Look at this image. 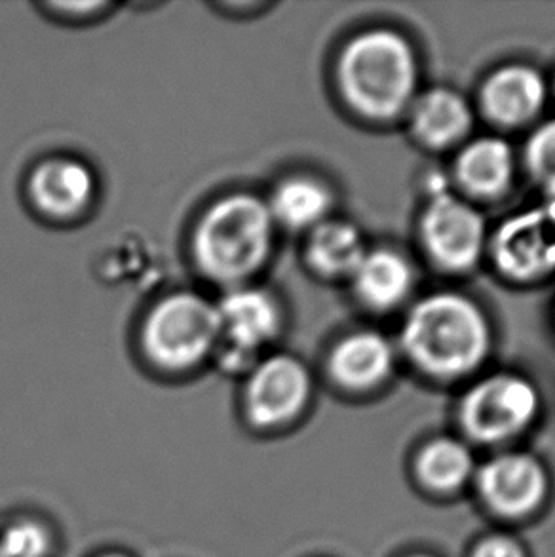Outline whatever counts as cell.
Wrapping results in <instances>:
<instances>
[{
	"label": "cell",
	"mask_w": 555,
	"mask_h": 557,
	"mask_svg": "<svg viewBox=\"0 0 555 557\" xmlns=\"http://www.w3.org/2000/svg\"><path fill=\"white\" fill-rule=\"evenodd\" d=\"M526 162L536 182L555 198V119L534 129L526 145Z\"/></svg>",
	"instance_id": "cell-20"
},
{
	"label": "cell",
	"mask_w": 555,
	"mask_h": 557,
	"mask_svg": "<svg viewBox=\"0 0 555 557\" xmlns=\"http://www.w3.org/2000/svg\"><path fill=\"white\" fill-rule=\"evenodd\" d=\"M219 343L215 360L226 373H249L261 362V352L276 339L282 310L263 287L238 286L226 289L215 302Z\"/></svg>",
	"instance_id": "cell-5"
},
{
	"label": "cell",
	"mask_w": 555,
	"mask_h": 557,
	"mask_svg": "<svg viewBox=\"0 0 555 557\" xmlns=\"http://www.w3.org/2000/svg\"><path fill=\"white\" fill-rule=\"evenodd\" d=\"M548 88L536 69L510 63L496 69L481 88L483 113L501 126H521L541 114Z\"/></svg>",
	"instance_id": "cell-11"
},
{
	"label": "cell",
	"mask_w": 555,
	"mask_h": 557,
	"mask_svg": "<svg viewBox=\"0 0 555 557\" xmlns=\"http://www.w3.org/2000/svg\"><path fill=\"white\" fill-rule=\"evenodd\" d=\"M346 103L369 121H392L415 101L419 65L414 46L392 29H369L346 42L337 61Z\"/></svg>",
	"instance_id": "cell-3"
},
{
	"label": "cell",
	"mask_w": 555,
	"mask_h": 557,
	"mask_svg": "<svg viewBox=\"0 0 555 557\" xmlns=\"http://www.w3.org/2000/svg\"><path fill=\"white\" fill-rule=\"evenodd\" d=\"M491 256L506 278L536 282L555 272V198L506 219L491 238Z\"/></svg>",
	"instance_id": "cell-8"
},
{
	"label": "cell",
	"mask_w": 555,
	"mask_h": 557,
	"mask_svg": "<svg viewBox=\"0 0 555 557\" xmlns=\"http://www.w3.org/2000/svg\"><path fill=\"white\" fill-rule=\"evenodd\" d=\"M366 253L368 249L358 226L346 221L325 219L308 236V263L328 278L353 276Z\"/></svg>",
	"instance_id": "cell-17"
},
{
	"label": "cell",
	"mask_w": 555,
	"mask_h": 557,
	"mask_svg": "<svg viewBox=\"0 0 555 557\" xmlns=\"http://www.w3.org/2000/svg\"><path fill=\"white\" fill-rule=\"evenodd\" d=\"M407 358L430 376L458 379L478 370L491 350L483 310L465 295L432 294L409 310L402 330Z\"/></svg>",
	"instance_id": "cell-1"
},
{
	"label": "cell",
	"mask_w": 555,
	"mask_h": 557,
	"mask_svg": "<svg viewBox=\"0 0 555 557\" xmlns=\"http://www.w3.org/2000/svg\"><path fill=\"white\" fill-rule=\"evenodd\" d=\"M96 190L98 182L91 168L71 157L45 160L30 174V198L50 218L81 215L90 208Z\"/></svg>",
	"instance_id": "cell-10"
},
{
	"label": "cell",
	"mask_w": 555,
	"mask_h": 557,
	"mask_svg": "<svg viewBox=\"0 0 555 557\" xmlns=\"http://www.w3.org/2000/svg\"><path fill=\"white\" fill-rule=\"evenodd\" d=\"M50 535L37 521H15L0 535V557H46Z\"/></svg>",
	"instance_id": "cell-21"
},
{
	"label": "cell",
	"mask_w": 555,
	"mask_h": 557,
	"mask_svg": "<svg viewBox=\"0 0 555 557\" xmlns=\"http://www.w3.org/2000/svg\"><path fill=\"white\" fill-rule=\"evenodd\" d=\"M145 355L168 371H187L215 355L219 318L215 302L195 292L160 299L143 324Z\"/></svg>",
	"instance_id": "cell-4"
},
{
	"label": "cell",
	"mask_w": 555,
	"mask_h": 557,
	"mask_svg": "<svg viewBox=\"0 0 555 557\" xmlns=\"http://www.w3.org/2000/svg\"><path fill=\"white\" fill-rule=\"evenodd\" d=\"M312 381L297 358L285 355L261 358L249 371L244 406L259 429H276L293 421L307 406Z\"/></svg>",
	"instance_id": "cell-9"
},
{
	"label": "cell",
	"mask_w": 555,
	"mask_h": 557,
	"mask_svg": "<svg viewBox=\"0 0 555 557\" xmlns=\"http://www.w3.org/2000/svg\"><path fill=\"white\" fill-rule=\"evenodd\" d=\"M457 180L473 196L496 198L510 188L516 159L510 145L498 137H480L458 154Z\"/></svg>",
	"instance_id": "cell-15"
},
{
	"label": "cell",
	"mask_w": 555,
	"mask_h": 557,
	"mask_svg": "<svg viewBox=\"0 0 555 557\" xmlns=\"http://www.w3.org/2000/svg\"><path fill=\"white\" fill-rule=\"evenodd\" d=\"M106 557H124V556H116V554H113V556H106Z\"/></svg>",
	"instance_id": "cell-23"
},
{
	"label": "cell",
	"mask_w": 555,
	"mask_h": 557,
	"mask_svg": "<svg viewBox=\"0 0 555 557\" xmlns=\"http://www.w3.org/2000/svg\"><path fill=\"white\" fill-rule=\"evenodd\" d=\"M411 128L422 144L445 149L468 136L472 109L458 91L434 88L411 103Z\"/></svg>",
	"instance_id": "cell-14"
},
{
	"label": "cell",
	"mask_w": 555,
	"mask_h": 557,
	"mask_svg": "<svg viewBox=\"0 0 555 557\" xmlns=\"http://www.w3.org/2000/svg\"><path fill=\"white\" fill-rule=\"evenodd\" d=\"M330 188L314 177L293 175L280 183L269 200L276 226L289 231H312L328 219L331 210Z\"/></svg>",
	"instance_id": "cell-18"
},
{
	"label": "cell",
	"mask_w": 555,
	"mask_h": 557,
	"mask_svg": "<svg viewBox=\"0 0 555 557\" xmlns=\"http://www.w3.org/2000/svg\"><path fill=\"white\" fill-rule=\"evenodd\" d=\"M422 244L445 271H470L488 248V226L480 211L435 185L420 219Z\"/></svg>",
	"instance_id": "cell-6"
},
{
	"label": "cell",
	"mask_w": 555,
	"mask_h": 557,
	"mask_svg": "<svg viewBox=\"0 0 555 557\" xmlns=\"http://www.w3.org/2000/svg\"><path fill=\"white\" fill-rule=\"evenodd\" d=\"M481 491L498 512L519 516L533 510L546 491L542 468L526 455L491 460L480 478Z\"/></svg>",
	"instance_id": "cell-12"
},
{
	"label": "cell",
	"mask_w": 555,
	"mask_h": 557,
	"mask_svg": "<svg viewBox=\"0 0 555 557\" xmlns=\"http://www.w3.org/2000/svg\"><path fill=\"white\" fill-rule=\"evenodd\" d=\"M394 368V350L381 333L360 332L338 341L330 358V371L338 384L366 391L383 383Z\"/></svg>",
	"instance_id": "cell-13"
},
{
	"label": "cell",
	"mask_w": 555,
	"mask_h": 557,
	"mask_svg": "<svg viewBox=\"0 0 555 557\" xmlns=\"http://www.w3.org/2000/svg\"><path fill=\"white\" fill-rule=\"evenodd\" d=\"M274 234L276 223L263 198L249 193L223 196L211 203L196 226V267L226 289L246 286L269 261Z\"/></svg>",
	"instance_id": "cell-2"
},
{
	"label": "cell",
	"mask_w": 555,
	"mask_h": 557,
	"mask_svg": "<svg viewBox=\"0 0 555 557\" xmlns=\"http://www.w3.org/2000/svg\"><path fill=\"white\" fill-rule=\"evenodd\" d=\"M476 557H523V554L519 550L518 544L511 543L508 539L495 536V539H489L488 543L481 544Z\"/></svg>",
	"instance_id": "cell-22"
},
{
	"label": "cell",
	"mask_w": 555,
	"mask_h": 557,
	"mask_svg": "<svg viewBox=\"0 0 555 557\" xmlns=\"http://www.w3.org/2000/svg\"><path fill=\"white\" fill-rule=\"evenodd\" d=\"M361 302L377 310L396 307L414 287V269L406 257L392 249L368 251L350 276Z\"/></svg>",
	"instance_id": "cell-16"
},
{
	"label": "cell",
	"mask_w": 555,
	"mask_h": 557,
	"mask_svg": "<svg viewBox=\"0 0 555 557\" xmlns=\"http://www.w3.org/2000/svg\"><path fill=\"white\" fill-rule=\"evenodd\" d=\"M539 404L533 383L523 376L498 373L473 384L462 399L460 419L476 440L501 442L531 424Z\"/></svg>",
	"instance_id": "cell-7"
},
{
	"label": "cell",
	"mask_w": 555,
	"mask_h": 557,
	"mask_svg": "<svg viewBox=\"0 0 555 557\" xmlns=\"http://www.w3.org/2000/svg\"><path fill=\"white\" fill-rule=\"evenodd\" d=\"M472 468V457L455 440H437L420 457V472L432 487L453 490L465 482Z\"/></svg>",
	"instance_id": "cell-19"
}]
</instances>
